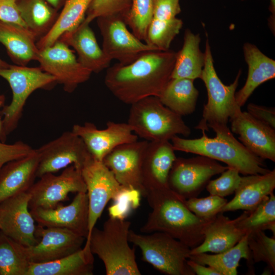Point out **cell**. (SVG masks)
Returning a JSON list of instances; mask_svg holds the SVG:
<instances>
[{
	"instance_id": "6da1fadb",
	"label": "cell",
	"mask_w": 275,
	"mask_h": 275,
	"mask_svg": "<svg viewBox=\"0 0 275 275\" xmlns=\"http://www.w3.org/2000/svg\"><path fill=\"white\" fill-rule=\"evenodd\" d=\"M176 52L151 50L133 62L107 68L104 84L120 101L131 104L143 98L158 97L171 79Z\"/></svg>"
},
{
	"instance_id": "7a4b0ae2",
	"label": "cell",
	"mask_w": 275,
	"mask_h": 275,
	"mask_svg": "<svg viewBox=\"0 0 275 275\" xmlns=\"http://www.w3.org/2000/svg\"><path fill=\"white\" fill-rule=\"evenodd\" d=\"M152 210L141 232L164 233L191 249L203 240L205 229L211 219L196 216L187 207L186 199L170 187L149 192L146 197Z\"/></svg>"
},
{
	"instance_id": "3957f363",
	"label": "cell",
	"mask_w": 275,
	"mask_h": 275,
	"mask_svg": "<svg viewBox=\"0 0 275 275\" xmlns=\"http://www.w3.org/2000/svg\"><path fill=\"white\" fill-rule=\"evenodd\" d=\"M211 128L216 133L214 138L207 136L205 131H202V136L198 139L174 136L171 141L174 150L222 161L243 175L263 174L269 171L265 168L263 159L236 140L228 126H215Z\"/></svg>"
},
{
	"instance_id": "277c9868",
	"label": "cell",
	"mask_w": 275,
	"mask_h": 275,
	"mask_svg": "<svg viewBox=\"0 0 275 275\" xmlns=\"http://www.w3.org/2000/svg\"><path fill=\"white\" fill-rule=\"evenodd\" d=\"M131 223L109 217L102 229L94 227L86 241L103 262L106 275H141L135 250L129 245Z\"/></svg>"
},
{
	"instance_id": "5b68a950",
	"label": "cell",
	"mask_w": 275,
	"mask_h": 275,
	"mask_svg": "<svg viewBox=\"0 0 275 275\" xmlns=\"http://www.w3.org/2000/svg\"><path fill=\"white\" fill-rule=\"evenodd\" d=\"M127 124L138 136L148 142L171 141L178 134L186 137L191 133L182 116L163 105L156 96L131 104Z\"/></svg>"
},
{
	"instance_id": "8992f818",
	"label": "cell",
	"mask_w": 275,
	"mask_h": 275,
	"mask_svg": "<svg viewBox=\"0 0 275 275\" xmlns=\"http://www.w3.org/2000/svg\"><path fill=\"white\" fill-rule=\"evenodd\" d=\"M204 52L205 62L200 79L206 87L208 99L203 107L202 118L195 128L208 131L213 126H227L230 119L241 109L236 101L235 93L241 71H239L232 84L225 85L215 71L208 39Z\"/></svg>"
},
{
	"instance_id": "52a82bcc",
	"label": "cell",
	"mask_w": 275,
	"mask_h": 275,
	"mask_svg": "<svg viewBox=\"0 0 275 275\" xmlns=\"http://www.w3.org/2000/svg\"><path fill=\"white\" fill-rule=\"evenodd\" d=\"M129 242L138 246L142 260L168 275H195L187 264L191 249L169 235L161 232L147 234L130 230Z\"/></svg>"
},
{
	"instance_id": "ba28073f",
	"label": "cell",
	"mask_w": 275,
	"mask_h": 275,
	"mask_svg": "<svg viewBox=\"0 0 275 275\" xmlns=\"http://www.w3.org/2000/svg\"><path fill=\"white\" fill-rule=\"evenodd\" d=\"M0 76L8 81L12 91L11 103L5 105L2 111L4 127L9 135L17 128L29 96L38 89L50 90L57 82L40 67L10 65L0 68Z\"/></svg>"
},
{
	"instance_id": "9c48e42d",
	"label": "cell",
	"mask_w": 275,
	"mask_h": 275,
	"mask_svg": "<svg viewBox=\"0 0 275 275\" xmlns=\"http://www.w3.org/2000/svg\"><path fill=\"white\" fill-rule=\"evenodd\" d=\"M227 168L201 155L177 157L169 173V186L186 199L196 197L212 177L222 173Z\"/></svg>"
},
{
	"instance_id": "30bf717a",
	"label": "cell",
	"mask_w": 275,
	"mask_h": 275,
	"mask_svg": "<svg viewBox=\"0 0 275 275\" xmlns=\"http://www.w3.org/2000/svg\"><path fill=\"white\" fill-rule=\"evenodd\" d=\"M39 178L28 191L31 196L29 209L55 208L68 200L70 193H87L80 170L74 165L65 168L60 175L47 173Z\"/></svg>"
},
{
	"instance_id": "8fae6325",
	"label": "cell",
	"mask_w": 275,
	"mask_h": 275,
	"mask_svg": "<svg viewBox=\"0 0 275 275\" xmlns=\"http://www.w3.org/2000/svg\"><path fill=\"white\" fill-rule=\"evenodd\" d=\"M96 19L103 39L102 50L111 60L128 64L148 51L157 50L130 32L124 18L114 15Z\"/></svg>"
},
{
	"instance_id": "7c38bea8",
	"label": "cell",
	"mask_w": 275,
	"mask_h": 275,
	"mask_svg": "<svg viewBox=\"0 0 275 275\" xmlns=\"http://www.w3.org/2000/svg\"><path fill=\"white\" fill-rule=\"evenodd\" d=\"M60 40L39 49L36 61L45 72L53 76L64 90L72 93L78 86L88 80L92 73L83 67L71 49Z\"/></svg>"
},
{
	"instance_id": "4fadbf2b",
	"label": "cell",
	"mask_w": 275,
	"mask_h": 275,
	"mask_svg": "<svg viewBox=\"0 0 275 275\" xmlns=\"http://www.w3.org/2000/svg\"><path fill=\"white\" fill-rule=\"evenodd\" d=\"M39 161L37 177L55 173L70 165L81 169L92 156L82 140L72 131L64 132L57 138L37 149Z\"/></svg>"
},
{
	"instance_id": "5bb4252c",
	"label": "cell",
	"mask_w": 275,
	"mask_h": 275,
	"mask_svg": "<svg viewBox=\"0 0 275 275\" xmlns=\"http://www.w3.org/2000/svg\"><path fill=\"white\" fill-rule=\"evenodd\" d=\"M80 171L89 200L88 238L106 205L116 197L122 185L102 161L93 156L86 161Z\"/></svg>"
},
{
	"instance_id": "9a60e30c",
	"label": "cell",
	"mask_w": 275,
	"mask_h": 275,
	"mask_svg": "<svg viewBox=\"0 0 275 275\" xmlns=\"http://www.w3.org/2000/svg\"><path fill=\"white\" fill-rule=\"evenodd\" d=\"M38 243L26 246L20 244L22 253L30 263L52 261L70 255L82 248L85 237L65 228L37 225Z\"/></svg>"
},
{
	"instance_id": "2e32d148",
	"label": "cell",
	"mask_w": 275,
	"mask_h": 275,
	"mask_svg": "<svg viewBox=\"0 0 275 275\" xmlns=\"http://www.w3.org/2000/svg\"><path fill=\"white\" fill-rule=\"evenodd\" d=\"M31 198L26 191L11 197L0 203V231L26 246L36 244L37 225L29 207Z\"/></svg>"
},
{
	"instance_id": "e0dca14e",
	"label": "cell",
	"mask_w": 275,
	"mask_h": 275,
	"mask_svg": "<svg viewBox=\"0 0 275 275\" xmlns=\"http://www.w3.org/2000/svg\"><path fill=\"white\" fill-rule=\"evenodd\" d=\"M149 142L138 140L120 145L102 160L122 186L138 190L146 197L142 177V164Z\"/></svg>"
},
{
	"instance_id": "ac0fdd59",
	"label": "cell",
	"mask_w": 275,
	"mask_h": 275,
	"mask_svg": "<svg viewBox=\"0 0 275 275\" xmlns=\"http://www.w3.org/2000/svg\"><path fill=\"white\" fill-rule=\"evenodd\" d=\"M38 225L70 230L85 237L88 235L89 200L86 192L77 193L68 205L63 203L55 208L30 209Z\"/></svg>"
},
{
	"instance_id": "d6986e66",
	"label": "cell",
	"mask_w": 275,
	"mask_h": 275,
	"mask_svg": "<svg viewBox=\"0 0 275 275\" xmlns=\"http://www.w3.org/2000/svg\"><path fill=\"white\" fill-rule=\"evenodd\" d=\"M71 131L82 140L92 156L100 161L116 147L138 140L127 123L108 121L106 128L99 129L94 123L87 122L74 124Z\"/></svg>"
},
{
	"instance_id": "ffe728a7",
	"label": "cell",
	"mask_w": 275,
	"mask_h": 275,
	"mask_svg": "<svg viewBox=\"0 0 275 275\" xmlns=\"http://www.w3.org/2000/svg\"><path fill=\"white\" fill-rule=\"evenodd\" d=\"M231 131L252 153L275 161V129L258 121L241 109L231 117Z\"/></svg>"
},
{
	"instance_id": "44dd1931",
	"label": "cell",
	"mask_w": 275,
	"mask_h": 275,
	"mask_svg": "<svg viewBox=\"0 0 275 275\" xmlns=\"http://www.w3.org/2000/svg\"><path fill=\"white\" fill-rule=\"evenodd\" d=\"M175 151L170 141L149 142L142 169L146 196L150 191L169 187V173L177 158Z\"/></svg>"
},
{
	"instance_id": "7402d4cb",
	"label": "cell",
	"mask_w": 275,
	"mask_h": 275,
	"mask_svg": "<svg viewBox=\"0 0 275 275\" xmlns=\"http://www.w3.org/2000/svg\"><path fill=\"white\" fill-rule=\"evenodd\" d=\"M39 161L37 149L28 155L5 164L0 169V203L26 192L35 182Z\"/></svg>"
},
{
	"instance_id": "603a6c76",
	"label": "cell",
	"mask_w": 275,
	"mask_h": 275,
	"mask_svg": "<svg viewBox=\"0 0 275 275\" xmlns=\"http://www.w3.org/2000/svg\"><path fill=\"white\" fill-rule=\"evenodd\" d=\"M59 40L76 51L79 63L92 73L108 68L111 62L100 47L89 24L83 21L75 29L63 34Z\"/></svg>"
},
{
	"instance_id": "cb8c5ba5",
	"label": "cell",
	"mask_w": 275,
	"mask_h": 275,
	"mask_svg": "<svg viewBox=\"0 0 275 275\" xmlns=\"http://www.w3.org/2000/svg\"><path fill=\"white\" fill-rule=\"evenodd\" d=\"M275 188V170L263 174L245 175L235 191L233 198L227 202L219 213L244 210L251 211Z\"/></svg>"
},
{
	"instance_id": "d4e9b609",
	"label": "cell",
	"mask_w": 275,
	"mask_h": 275,
	"mask_svg": "<svg viewBox=\"0 0 275 275\" xmlns=\"http://www.w3.org/2000/svg\"><path fill=\"white\" fill-rule=\"evenodd\" d=\"M239 219H230L219 213L206 226L203 241L191 249L190 254H217L232 248L246 234L238 226Z\"/></svg>"
},
{
	"instance_id": "484cf974",
	"label": "cell",
	"mask_w": 275,
	"mask_h": 275,
	"mask_svg": "<svg viewBox=\"0 0 275 275\" xmlns=\"http://www.w3.org/2000/svg\"><path fill=\"white\" fill-rule=\"evenodd\" d=\"M245 61L248 66L246 81L235 93V99L241 107L255 90L264 82L275 77V61L262 52L254 44L245 43L243 47Z\"/></svg>"
},
{
	"instance_id": "4316f807",
	"label": "cell",
	"mask_w": 275,
	"mask_h": 275,
	"mask_svg": "<svg viewBox=\"0 0 275 275\" xmlns=\"http://www.w3.org/2000/svg\"><path fill=\"white\" fill-rule=\"evenodd\" d=\"M94 258L89 242L60 259L45 263H30L26 275H92Z\"/></svg>"
},
{
	"instance_id": "83f0119b",
	"label": "cell",
	"mask_w": 275,
	"mask_h": 275,
	"mask_svg": "<svg viewBox=\"0 0 275 275\" xmlns=\"http://www.w3.org/2000/svg\"><path fill=\"white\" fill-rule=\"evenodd\" d=\"M36 39L26 28L0 20V43L16 65L26 66L31 61L37 60L39 49Z\"/></svg>"
},
{
	"instance_id": "f1b7e54d",
	"label": "cell",
	"mask_w": 275,
	"mask_h": 275,
	"mask_svg": "<svg viewBox=\"0 0 275 275\" xmlns=\"http://www.w3.org/2000/svg\"><path fill=\"white\" fill-rule=\"evenodd\" d=\"M201 37L186 29L181 49L176 52L171 78H200L205 62V52L200 49Z\"/></svg>"
},
{
	"instance_id": "f546056e",
	"label": "cell",
	"mask_w": 275,
	"mask_h": 275,
	"mask_svg": "<svg viewBox=\"0 0 275 275\" xmlns=\"http://www.w3.org/2000/svg\"><path fill=\"white\" fill-rule=\"evenodd\" d=\"M92 0H65L63 9L50 30L39 39V49L50 46L64 33L77 28L84 20Z\"/></svg>"
},
{
	"instance_id": "4dcf8cb0",
	"label": "cell",
	"mask_w": 275,
	"mask_h": 275,
	"mask_svg": "<svg viewBox=\"0 0 275 275\" xmlns=\"http://www.w3.org/2000/svg\"><path fill=\"white\" fill-rule=\"evenodd\" d=\"M248 234H246L236 244L225 252L214 254L207 253L190 254L188 259L210 266L221 275H236L241 259L253 262L248 244Z\"/></svg>"
},
{
	"instance_id": "1f68e13d",
	"label": "cell",
	"mask_w": 275,
	"mask_h": 275,
	"mask_svg": "<svg viewBox=\"0 0 275 275\" xmlns=\"http://www.w3.org/2000/svg\"><path fill=\"white\" fill-rule=\"evenodd\" d=\"M194 80L171 78L158 97L162 103L182 116L191 114L196 109L199 91Z\"/></svg>"
},
{
	"instance_id": "d6a6232c",
	"label": "cell",
	"mask_w": 275,
	"mask_h": 275,
	"mask_svg": "<svg viewBox=\"0 0 275 275\" xmlns=\"http://www.w3.org/2000/svg\"><path fill=\"white\" fill-rule=\"evenodd\" d=\"M17 5L27 28L37 39L50 30L59 15L58 10L44 0H17Z\"/></svg>"
},
{
	"instance_id": "836d02e7",
	"label": "cell",
	"mask_w": 275,
	"mask_h": 275,
	"mask_svg": "<svg viewBox=\"0 0 275 275\" xmlns=\"http://www.w3.org/2000/svg\"><path fill=\"white\" fill-rule=\"evenodd\" d=\"M238 226L245 234L269 230L275 236V196L266 197L252 211L239 216Z\"/></svg>"
},
{
	"instance_id": "e575fe53",
	"label": "cell",
	"mask_w": 275,
	"mask_h": 275,
	"mask_svg": "<svg viewBox=\"0 0 275 275\" xmlns=\"http://www.w3.org/2000/svg\"><path fill=\"white\" fill-rule=\"evenodd\" d=\"M29 266L20 244L0 231V275H26Z\"/></svg>"
},
{
	"instance_id": "d590c367",
	"label": "cell",
	"mask_w": 275,
	"mask_h": 275,
	"mask_svg": "<svg viewBox=\"0 0 275 275\" xmlns=\"http://www.w3.org/2000/svg\"><path fill=\"white\" fill-rule=\"evenodd\" d=\"M183 24L182 20L176 17L168 20L153 18L148 28L145 42L159 50H169Z\"/></svg>"
},
{
	"instance_id": "8d00e7d4",
	"label": "cell",
	"mask_w": 275,
	"mask_h": 275,
	"mask_svg": "<svg viewBox=\"0 0 275 275\" xmlns=\"http://www.w3.org/2000/svg\"><path fill=\"white\" fill-rule=\"evenodd\" d=\"M248 244L253 262L266 263L267 269L274 273L275 236L269 237L261 230L254 231L248 234Z\"/></svg>"
},
{
	"instance_id": "74e56055",
	"label": "cell",
	"mask_w": 275,
	"mask_h": 275,
	"mask_svg": "<svg viewBox=\"0 0 275 275\" xmlns=\"http://www.w3.org/2000/svg\"><path fill=\"white\" fill-rule=\"evenodd\" d=\"M152 19V0H132L125 22L131 29L132 33L145 42L147 29Z\"/></svg>"
},
{
	"instance_id": "f35d334b",
	"label": "cell",
	"mask_w": 275,
	"mask_h": 275,
	"mask_svg": "<svg viewBox=\"0 0 275 275\" xmlns=\"http://www.w3.org/2000/svg\"><path fill=\"white\" fill-rule=\"evenodd\" d=\"M132 2V0H92L84 21L90 24L98 17L114 15L121 16L125 19Z\"/></svg>"
},
{
	"instance_id": "ab89813d",
	"label": "cell",
	"mask_w": 275,
	"mask_h": 275,
	"mask_svg": "<svg viewBox=\"0 0 275 275\" xmlns=\"http://www.w3.org/2000/svg\"><path fill=\"white\" fill-rule=\"evenodd\" d=\"M141 193L133 188L122 186L118 195L113 200L114 203L108 209L109 217L125 219L132 209L139 207Z\"/></svg>"
},
{
	"instance_id": "60d3db41",
	"label": "cell",
	"mask_w": 275,
	"mask_h": 275,
	"mask_svg": "<svg viewBox=\"0 0 275 275\" xmlns=\"http://www.w3.org/2000/svg\"><path fill=\"white\" fill-rule=\"evenodd\" d=\"M227 202L225 198L210 195L205 198L187 199L186 204L188 209L196 216L208 220L215 217Z\"/></svg>"
},
{
	"instance_id": "b9f144b4",
	"label": "cell",
	"mask_w": 275,
	"mask_h": 275,
	"mask_svg": "<svg viewBox=\"0 0 275 275\" xmlns=\"http://www.w3.org/2000/svg\"><path fill=\"white\" fill-rule=\"evenodd\" d=\"M221 174L218 178L210 180L206 188L210 195L225 198L235 193L242 177L238 171L229 167Z\"/></svg>"
},
{
	"instance_id": "7bdbcfd3",
	"label": "cell",
	"mask_w": 275,
	"mask_h": 275,
	"mask_svg": "<svg viewBox=\"0 0 275 275\" xmlns=\"http://www.w3.org/2000/svg\"><path fill=\"white\" fill-rule=\"evenodd\" d=\"M33 150L31 146L20 141L12 144L0 142V169L8 162L24 157Z\"/></svg>"
},
{
	"instance_id": "ee69618b",
	"label": "cell",
	"mask_w": 275,
	"mask_h": 275,
	"mask_svg": "<svg viewBox=\"0 0 275 275\" xmlns=\"http://www.w3.org/2000/svg\"><path fill=\"white\" fill-rule=\"evenodd\" d=\"M180 0H152L153 18L168 20L176 17L181 11Z\"/></svg>"
},
{
	"instance_id": "f6af8a7d",
	"label": "cell",
	"mask_w": 275,
	"mask_h": 275,
	"mask_svg": "<svg viewBox=\"0 0 275 275\" xmlns=\"http://www.w3.org/2000/svg\"><path fill=\"white\" fill-rule=\"evenodd\" d=\"M0 20L27 28L20 15L17 0H0Z\"/></svg>"
},
{
	"instance_id": "bcb514c9",
	"label": "cell",
	"mask_w": 275,
	"mask_h": 275,
	"mask_svg": "<svg viewBox=\"0 0 275 275\" xmlns=\"http://www.w3.org/2000/svg\"><path fill=\"white\" fill-rule=\"evenodd\" d=\"M247 112L258 121L275 129V109L274 107L249 103Z\"/></svg>"
},
{
	"instance_id": "7dc6e473",
	"label": "cell",
	"mask_w": 275,
	"mask_h": 275,
	"mask_svg": "<svg viewBox=\"0 0 275 275\" xmlns=\"http://www.w3.org/2000/svg\"><path fill=\"white\" fill-rule=\"evenodd\" d=\"M187 262L195 274L221 275L215 269L210 266L206 267L190 259H188Z\"/></svg>"
},
{
	"instance_id": "c3c4849f",
	"label": "cell",
	"mask_w": 275,
	"mask_h": 275,
	"mask_svg": "<svg viewBox=\"0 0 275 275\" xmlns=\"http://www.w3.org/2000/svg\"><path fill=\"white\" fill-rule=\"evenodd\" d=\"M5 96L4 95L0 94V108L5 106ZM8 135L7 134L3 123V120L0 117V142L6 143Z\"/></svg>"
},
{
	"instance_id": "681fc988",
	"label": "cell",
	"mask_w": 275,
	"mask_h": 275,
	"mask_svg": "<svg viewBox=\"0 0 275 275\" xmlns=\"http://www.w3.org/2000/svg\"><path fill=\"white\" fill-rule=\"evenodd\" d=\"M53 8L58 10L63 7L65 0H44Z\"/></svg>"
},
{
	"instance_id": "f907efd6",
	"label": "cell",
	"mask_w": 275,
	"mask_h": 275,
	"mask_svg": "<svg viewBox=\"0 0 275 275\" xmlns=\"http://www.w3.org/2000/svg\"><path fill=\"white\" fill-rule=\"evenodd\" d=\"M9 65L10 64L0 59V68H6L8 67Z\"/></svg>"
},
{
	"instance_id": "816d5d0a",
	"label": "cell",
	"mask_w": 275,
	"mask_h": 275,
	"mask_svg": "<svg viewBox=\"0 0 275 275\" xmlns=\"http://www.w3.org/2000/svg\"><path fill=\"white\" fill-rule=\"evenodd\" d=\"M242 1H245V0H242Z\"/></svg>"
}]
</instances>
